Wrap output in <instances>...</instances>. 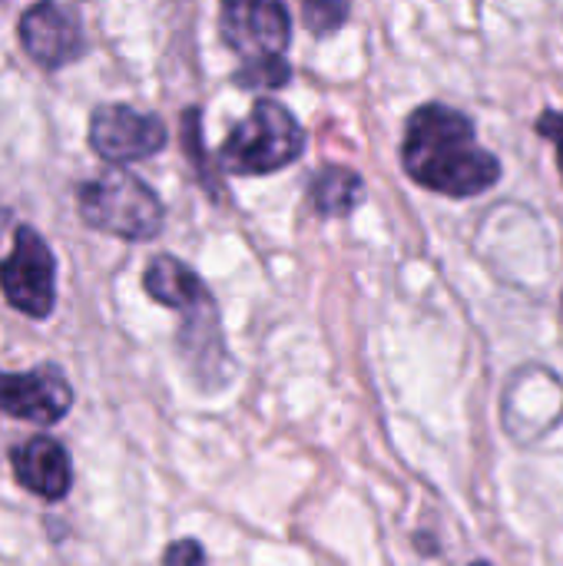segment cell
<instances>
[{"label": "cell", "instance_id": "8fae6325", "mask_svg": "<svg viewBox=\"0 0 563 566\" xmlns=\"http://www.w3.org/2000/svg\"><path fill=\"white\" fill-rule=\"evenodd\" d=\"M10 468L17 484L40 501H63L73 484V464L60 441L37 434L10 451Z\"/></svg>", "mask_w": 563, "mask_h": 566}, {"label": "cell", "instance_id": "7a4b0ae2", "mask_svg": "<svg viewBox=\"0 0 563 566\" xmlns=\"http://www.w3.org/2000/svg\"><path fill=\"white\" fill-rule=\"evenodd\" d=\"M143 289L153 302L183 315L179 322V355L202 391H219L232 381L236 361L226 348L222 318L206 282L176 255H156L143 272Z\"/></svg>", "mask_w": 563, "mask_h": 566}, {"label": "cell", "instance_id": "52a82bcc", "mask_svg": "<svg viewBox=\"0 0 563 566\" xmlns=\"http://www.w3.org/2000/svg\"><path fill=\"white\" fill-rule=\"evenodd\" d=\"M86 139L100 159L113 166H126L156 156L166 146L169 133L156 113H139L126 103H106L93 109Z\"/></svg>", "mask_w": 563, "mask_h": 566}, {"label": "cell", "instance_id": "4fadbf2b", "mask_svg": "<svg viewBox=\"0 0 563 566\" xmlns=\"http://www.w3.org/2000/svg\"><path fill=\"white\" fill-rule=\"evenodd\" d=\"M302 20L312 33H335L345 20H348V7L335 3V0H322V3H302Z\"/></svg>", "mask_w": 563, "mask_h": 566}, {"label": "cell", "instance_id": "e0dca14e", "mask_svg": "<svg viewBox=\"0 0 563 566\" xmlns=\"http://www.w3.org/2000/svg\"><path fill=\"white\" fill-rule=\"evenodd\" d=\"M561 315H563V305H561Z\"/></svg>", "mask_w": 563, "mask_h": 566}, {"label": "cell", "instance_id": "3957f363", "mask_svg": "<svg viewBox=\"0 0 563 566\" xmlns=\"http://www.w3.org/2000/svg\"><path fill=\"white\" fill-rule=\"evenodd\" d=\"M219 33L242 60L236 83L246 90H279L292 80L285 60L292 40V17L275 0H229L219 7Z\"/></svg>", "mask_w": 563, "mask_h": 566}, {"label": "cell", "instance_id": "5b68a950", "mask_svg": "<svg viewBox=\"0 0 563 566\" xmlns=\"http://www.w3.org/2000/svg\"><path fill=\"white\" fill-rule=\"evenodd\" d=\"M76 206L90 229L126 242H149L166 222L159 196L126 169H106L86 179L76 189Z\"/></svg>", "mask_w": 563, "mask_h": 566}, {"label": "cell", "instance_id": "2e32d148", "mask_svg": "<svg viewBox=\"0 0 563 566\" xmlns=\"http://www.w3.org/2000/svg\"><path fill=\"white\" fill-rule=\"evenodd\" d=\"M471 566H491L488 560H478V564H471Z\"/></svg>", "mask_w": 563, "mask_h": 566}, {"label": "cell", "instance_id": "7c38bea8", "mask_svg": "<svg viewBox=\"0 0 563 566\" xmlns=\"http://www.w3.org/2000/svg\"><path fill=\"white\" fill-rule=\"evenodd\" d=\"M309 199L319 216H348L365 202V179L348 166H322L312 176Z\"/></svg>", "mask_w": 563, "mask_h": 566}, {"label": "cell", "instance_id": "9c48e42d", "mask_svg": "<svg viewBox=\"0 0 563 566\" xmlns=\"http://www.w3.org/2000/svg\"><path fill=\"white\" fill-rule=\"evenodd\" d=\"M17 33L30 60L43 70H60L73 63L86 46L80 10L66 3H53V0L27 7Z\"/></svg>", "mask_w": 563, "mask_h": 566}, {"label": "cell", "instance_id": "277c9868", "mask_svg": "<svg viewBox=\"0 0 563 566\" xmlns=\"http://www.w3.org/2000/svg\"><path fill=\"white\" fill-rule=\"evenodd\" d=\"M305 153L302 123L279 99H256L249 116L219 146V169L229 176H269Z\"/></svg>", "mask_w": 563, "mask_h": 566}, {"label": "cell", "instance_id": "30bf717a", "mask_svg": "<svg viewBox=\"0 0 563 566\" xmlns=\"http://www.w3.org/2000/svg\"><path fill=\"white\" fill-rule=\"evenodd\" d=\"M73 408V388L56 365H37L27 375L0 371V411L30 421V424H56Z\"/></svg>", "mask_w": 563, "mask_h": 566}, {"label": "cell", "instance_id": "5bb4252c", "mask_svg": "<svg viewBox=\"0 0 563 566\" xmlns=\"http://www.w3.org/2000/svg\"><path fill=\"white\" fill-rule=\"evenodd\" d=\"M163 566H209L206 564V551L199 541L186 537V541H176L166 547L163 554Z\"/></svg>", "mask_w": 563, "mask_h": 566}, {"label": "cell", "instance_id": "8992f818", "mask_svg": "<svg viewBox=\"0 0 563 566\" xmlns=\"http://www.w3.org/2000/svg\"><path fill=\"white\" fill-rule=\"evenodd\" d=\"M0 292L27 318H46L56 305V259L33 226H17L10 255L0 259Z\"/></svg>", "mask_w": 563, "mask_h": 566}, {"label": "cell", "instance_id": "6da1fadb", "mask_svg": "<svg viewBox=\"0 0 563 566\" xmlns=\"http://www.w3.org/2000/svg\"><path fill=\"white\" fill-rule=\"evenodd\" d=\"M402 166L421 189L451 199L481 196L501 179V159L478 143L471 116L445 103H425L408 116Z\"/></svg>", "mask_w": 563, "mask_h": 566}, {"label": "cell", "instance_id": "ba28073f", "mask_svg": "<svg viewBox=\"0 0 563 566\" xmlns=\"http://www.w3.org/2000/svg\"><path fill=\"white\" fill-rule=\"evenodd\" d=\"M563 418V381L551 368H521L504 388V428L531 444Z\"/></svg>", "mask_w": 563, "mask_h": 566}, {"label": "cell", "instance_id": "9a60e30c", "mask_svg": "<svg viewBox=\"0 0 563 566\" xmlns=\"http://www.w3.org/2000/svg\"><path fill=\"white\" fill-rule=\"evenodd\" d=\"M538 133H541L544 139H551V143H554V149H557V166H561V176H563V113L561 109H544V113L538 116Z\"/></svg>", "mask_w": 563, "mask_h": 566}]
</instances>
